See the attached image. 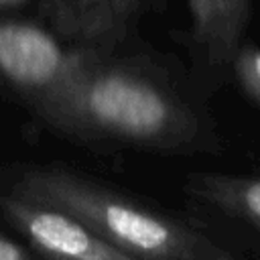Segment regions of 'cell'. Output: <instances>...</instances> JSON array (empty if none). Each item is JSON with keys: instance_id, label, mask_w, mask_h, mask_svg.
<instances>
[{"instance_id": "1", "label": "cell", "mask_w": 260, "mask_h": 260, "mask_svg": "<svg viewBox=\"0 0 260 260\" xmlns=\"http://www.w3.org/2000/svg\"><path fill=\"white\" fill-rule=\"evenodd\" d=\"M37 114L59 132L134 148L185 152L207 144L193 106L162 77L132 63L85 53L77 71Z\"/></svg>"}, {"instance_id": "2", "label": "cell", "mask_w": 260, "mask_h": 260, "mask_svg": "<svg viewBox=\"0 0 260 260\" xmlns=\"http://www.w3.org/2000/svg\"><path fill=\"white\" fill-rule=\"evenodd\" d=\"M8 189L65 209L136 260H252L203 230L69 169H28Z\"/></svg>"}, {"instance_id": "3", "label": "cell", "mask_w": 260, "mask_h": 260, "mask_svg": "<svg viewBox=\"0 0 260 260\" xmlns=\"http://www.w3.org/2000/svg\"><path fill=\"white\" fill-rule=\"evenodd\" d=\"M87 51L65 47L47 28L0 18V79L35 110L77 71Z\"/></svg>"}, {"instance_id": "4", "label": "cell", "mask_w": 260, "mask_h": 260, "mask_svg": "<svg viewBox=\"0 0 260 260\" xmlns=\"http://www.w3.org/2000/svg\"><path fill=\"white\" fill-rule=\"evenodd\" d=\"M0 213L49 260H136L83 219L14 189L0 195Z\"/></svg>"}, {"instance_id": "5", "label": "cell", "mask_w": 260, "mask_h": 260, "mask_svg": "<svg viewBox=\"0 0 260 260\" xmlns=\"http://www.w3.org/2000/svg\"><path fill=\"white\" fill-rule=\"evenodd\" d=\"M140 0H41V14L71 47L106 55L126 32Z\"/></svg>"}, {"instance_id": "6", "label": "cell", "mask_w": 260, "mask_h": 260, "mask_svg": "<svg viewBox=\"0 0 260 260\" xmlns=\"http://www.w3.org/2000/svg\"><path fill=\"white\" fill-rule=\"evenodd\" d=\"M193 43L213 67L232 65L250 20L252 0H187Z\"/></svg>"}, {"instance_id": "7", "label": "cell", "mask_w": 260, "mask_h": 260, "mask_svg": "<svg viewBox=\"0 0 260 260\" xmlns=\"http://www.w3.org/2000/svg\"><path fill=\"white\" fill-rule=\"evenodd\" d=\"M193 199L215 213L240 221L260 234V177L197 173L187 181Z\"/></svg>"}, {"instance_id": "8", "label": "cell", "mask_w": 260, "mask_h": 260, "mask_svg": "<svg viewBox=\"0 0 260 260\" xmlns=\"http://www.w3.org/2000/svg\"><path fill=\"white\" fill-rule=\"evenodd\" d=\"M232 65L242 89L260 106V49L258 47L240 49Z\"/></svg>"}, {"instance_id": "9", "label": "cell", "mask_w": 260, "mask_h": 260, "mask_svg": "<svg viewBox=\"0 0 260 260\" xmlns=\"http://www.w3.org/2000/svg\"><path fill=\"white\" fill-rule=\"evenodd\" d=\"M0 260H39L26 248L0 234Z\"/></svg>"}, {"instance_id": "10", "label": "cell", "mask_w": 260, "mask_h": 260, "mask_svg": "<svg viewBox=\"0 0 260 260\" xmlns=\"http://www.w3.org/2000/svg\"><path fill=\"white\" fill-rule=\"evenodd\" d=\"M20 2H24V0H0V6H16Z\"/></svg>"}, {"instance_id": "11", "label": "cell", "mask_w": 260, "mask_h": 260, "mask_svg": "<svg viewBox=\"0 0 260 260\" xmlns=\"http://www.w3.org/2000/svg\"><path fill=\"white\" fill-rule=\"evenodd\" d=\"M0 83H2V79H0Z\"/></svg>"}]
</instances>
